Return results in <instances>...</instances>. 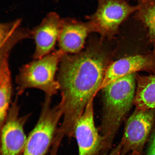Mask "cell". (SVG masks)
Instances as JSON below:
<instances>
[{
	"label": "cell",
	"mask_w": 155,
	"mask_h": 155,
	"mask_svg": "<svg viewBox=\"0 0 155 155\" xmlns=\"http://www.w3.org/2000/svg\"><path fill=\"white\" fill-rule=\"evenodd\" d=\"M107 40L92 38L79 53L62 57L57 73L63 121L56 137H73L75 124L91 99L95 97L107 69L115 55Z\"/></svg>",
	"instance_id": "6da1fadb"
},
{
	"label": "cell",
	"mask_w": 155,
	"mask_h": 155,
	"mask_svg": "<svg viewBox=\"0 0 155 155\" xmlns=\"http://www.w3.org/2000/svg\"><path fill=\"white\" fill-rule=\"evenodd\" d=\"M136 74L118 79L102 89L103 114L100 127L102 140L101 155H107L116 133L134 104L136 90Z\"/></svg>",
	"instance_id": "7a4b0ae2"
},
{
	"label": "cell",
	"mask_w": 155,
	"mask_h": 155,
	"mask_svg": "<svg viewBox=\"0 0 155 155\" xmlns=\"http://www.w3.org/2000/svg\"><path fill=\"white\" fill-rule=\"evenodd\" d=\"M64 54L59 50L23 65L15 78L17 95L29 89L42 91L45 96L53 97L59 92L57 75Z\"/></svg>",
	"instance_id": "3957f363"
},
{
	"label": "cell",
	"mask_w": 155,
	"mask_h": 155,
	"mask_svg": "<svg viewBox=\"0 0 155 155\" xmlns=\"http://www.w3.org/2000/svg\"><path fill=\"white\" fill-rule=\"evenodd\" d=\"M97 8L87 17L92 32L102 40L111 41L119 34L120 26L136 12L138 5H131L127 0H97Z\"/></svg>",
	"instance_id": "277c9868"
},
{
	"label": "cell",
	"mask_w": 155,
	"mask_h": 155,
	"mask_svg": "<svg viewBox=\"0 0 155 155\" xmlns=\"http://www.w3.org/2000/svg\"><path fill=\"white\" fill-rule=\"evenodd\" d=\"M52 98L45 96L37 123L27 138L23 155H45L53 144L63 114L59 104L52 106Z\"/></svg>",
	"instance_id": "5b68a950"
},
{
	"label": "cell",
	"mask_w": 155,
	"mask_h": 155,
	"mask_svg": "<svg viewBox=\"0 0 155 155\" xmlns=\"http://www.w3.org/2000/svg\"><path fill=\"white\" fill-rule=\"evenodd\" d=\"M18 97L17 95L12 102L4 124L1 128V155H20L26 146L28 137L24 128L31 115H19Z\"/></svg>",
	"instance_id": "8992f818"
},
{
	"label": "cell",
	"mask_w": 155,
	"mask_h": 155,
	"mask_svg": "<svg viewBox=\"0 0 155 155\" xmlns=\"http://www.w3.org/2000/svg\"><path fill=\"white\" fill-rule=\"evenodd\" d=\"M155 123V109L142 110L136 108L127 120L121 140L122 155L129 152L143 154L145 145Z\"/></svg>",
	"instance_id": "52a82bcc"
},
{
	"label": "cell",
	"mask_w": 155,
	"mask_h": 155,
	"mask_svg": "<svg viewBox=\"0 0 155 155\" xmlns=\"http://www.w3.org/2000/svg\"><path fill=\"white\" fill-rule=\"evenodd\" d=\"M140 71L155 74V51L133 54L112 61L106 70L98 92L118 79Z\"/></svg>",
	"instance_id": "ba28073f"
},
{
	"label": "cell",
	"mask_w": 155,
	"mask_h": 155,
	"mask_svg": "<svg viewBox=\"0 0 155 155\" xmlns=\"http://www.w3.org/2000/svg\"><path fill=\"white\" fill-rule=\"evenodd\" d=\"M92 98L75 124L73 137L76 139L79 155H99L102 149V140L95 125Z\"/></svg>",
	"instance_id": "9c48e42d"
},
{
	"label": "cell",
	"mask_w": 155,
	"mask_h": 155,
	"mask_svg": "<svg viewBox=\"0 0 155 155\" xmlns=\"http://www.w3.org/2000/svg\"><path fill=\"white\" fill-rule=\"evenodd\" d=\"M62 19L57 13L51 12L31 31L32 38L35 45L32 56L34 59L43 57L53 52L59 39Z\"/></svg>",
	"instance_id": "30bf717a"
},
{
	"label": "cell",
	"mask_w": 155,
	"mask_h": 155,
	"mask_svg": "<svg viewBox=\"0 0 155 155\" xmlns=\"http://www.w3.org/2000/svg\"><path fill=\"white\" fill-rule=\"evenodd\" d=\"M92 31L88 21L62 19L58 40L59 50L64 55L77 54L84 49L86 38Z\"/></svg>",
	"instance_id": "8fae6325"
},
{
	"label": "cell",
	"mask_w": 155,
	"mask_h": 155,
	"mask_svg": "<svg viewBox=\"0 0 155 155\" xmlns=\"http://www.w3.org/2000/svg\"><path fill=\"white\" fill-rule=\"evenodd\" d=\"M136 90L134 104L142 110L155 109V74L143 76L136 74Z\"/></svg>",
	"instance_id": "7c38bea8"
},
{
	"label": "cell",
	"mask_w": 155,
	"mask_h": 155,
	"mask_svg": "<svg viewBox=\"0 0 155 155\" xmlns=\"http://www.w3.org/2000/svg\"><path fill=\"white\" fill-rule=\"evenodd\" d=\"M9 58L0 57V127H2L12 103L13 93Z\"/></svg>",
	"instance_id": "4fadbf2b"
},
{
	"label": "cell",
	"mask_w": 155,
	"mask_h": 155,
	"mask_svg": "<svg viewBox=\"0 0 155 155\" xmlns=\"http://www.w3.org/2000/svg\"><path fill=\"white\" fill-rule=\"evenodd\" d=\"M135 18L141 23L147 31V37L155 52V0L138 2Z\"/></svg>",
	"instance_id": "5bb4252c"
},
{
	"label": "cell",
	"mask_w": 155,
	"mask_h": 155,
	"mask_svg": "<svg viewBox=\"0 0 155 155\" xmlns=\"http://www.w3.org/2000/svg\"><path fill=\"white\" fill-rule=\"evenodd\" d=\"M146 155H155V128L151 134Z\"/></svg>",
	"instance_id": "9a60e30c"
},
{
	"label": "cell",
	"mask_w": 155,
	"mask_h": 155,
	"mask_svg": "<svg viewBox=\"0 0 155 155\" xmlns=\"http://www.w3.org/2000/svg\"><path fill=\"white\" fill-rule=\"evenodd\" d=\"M123 143L121 140L115 148L112 150L110 153L107 155H122Z\"/></svg>",
	"instance_id": "2e32d148"
},
{
	"label": "cell",
	"mask_w": 155,
	"mask_h": 155,
	"mask_svg": "<svg viewBox=\"0 0 155 155\" xmlns=\"http://www.w3.org/2000/svg\"><path fill=\"white\" fill-rule=\"evenodd\" d=\"M137 1H138V2H141L144 1H145V0H137Z\"/></svg>",
	"instance_id": "e0dca14e"
}]
</instances>
